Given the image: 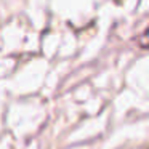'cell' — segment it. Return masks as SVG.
<instances>
[{
  "label": "cell",
  "mask_w": 149,
  "mask_h": 149,
  "mask_svg": "<svg viewBox=\"0 0 149 149\" xmlns=\"http://www.w3.org/2000/svg\"><path fill=\"white\" fill-rule=\"evenodd\" d=\"M139 42H141V45H143V47H146V48H149V29L144 32V36H143V39L139 40Z\"/></svg>",
  "instance_id": "1"
}]
</instances>
